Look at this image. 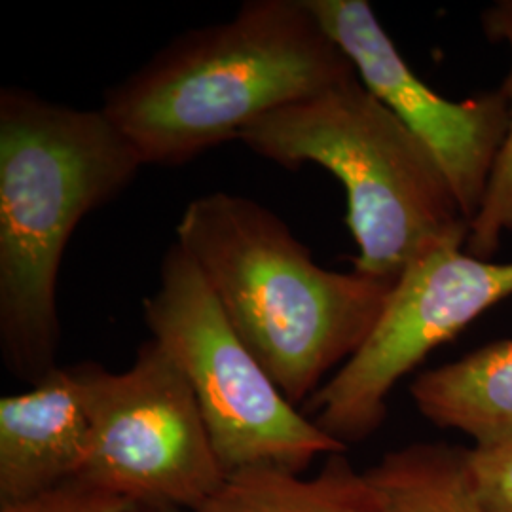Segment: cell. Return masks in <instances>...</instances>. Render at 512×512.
Returning <instances> with one entry per match:
<instances>
[{
  "mask_svg": "<svg viewBox=\"0 0 512 512\" xmlns=\"http://www.w3.org/2000/svg\"><path fill=\"white\" fill-rule=\"evenodd\" d=\"M353 76L308 0H249L173 38L105 93L103 112L143 165H183Z\"/></svg>",
  "mask_w": 512,
  "mask_h": 512,
  "instance_id": "6da1fadb",
  "label": "cell"
},
{
  "mask_svg": "<svg viewBox=\"0 0 512 512\" xmlns=\"http://www.w3.org/2000/svg\"><path fill=\"white\" fill-rule=\"evenodd\" d=\"M143 162L99 110L6 86L0 92V351L27 385L57 368V275L76 226Z\"/></svg>",
  "mask_w": 512,
  "mask_h": 512,
  "instance_id": "7a4b0ae2",
  "label": "cell"
},
{
  "mask_svg": "<svg viewBox=\"0 0 512 512\" xmlns=\"http://www.w3.org/2000/svg\"><path fill=\"white\" fill-rule=\"evenodd\" d=\"M175 241L296 408L363 348L395 287L321 268L268 207L222 190L184 207Z\"/></svg>",
  "mask_w": 512,
  "mask_h": 512,
  "instance_id": "3957f363",
  "label": "cell"
},
{
  "mask_svg": "<svg viewBox=\"0 0 512 512\" xmlns=\"http://www.w3.org/2000/svg\"><path fill=\"white\" fill-rule=\"evenodd\" d=\"M238 141L289 169L321 165L344 184L359 274L397 283L433 247L469 238L431 152L359 76L258 118Z\"/></svg>",
  "mask_w": 512,
  "mask_h": 512,
  "instance_id": "277c9868",
  "label": "cell"
},
{
  "mask_svg": "<svg viewBox=\"0 0 512 512\" xmlns=\"http://www.w3.org/2000/svg\"><path fill=\"white\" fill-rule=\"evenodd\" d=\"M143 317L192 387L226 476L258 467L302 475L313 461L348 450L287 401L177 241Z\"/></svg>",
  "mask_w": 512,
  "mask_h": 512,
  "instance_id": "5b68a950",
  "label": "cell"
},
{
  "mask_svg": "<svg viewBox=\"0 0 512 512\" xmlns=\"http://www.w3.org/2000/svg\"><path fill=\"white\" fill-rule=\"evenodd\" d=\"M90 421L78 478L120 495L135 512L190 511L228 478L183 370L154 338L133 365L71 366Z\"/></svg>",
  "mask_w": 512,
  "mask_h": 512,
  "instance_id": "8992f818",
  "label": "cell"
},
{
  "mask_svg": "<svg viewBox=\"0 0 512 512\" xmlns=\"http://www.w3.org/2000/svg\"><path fill=\"white\" fill-rule=\"evenodd\" d=\"M465 243L450 239L414 260L363 348L304 404L332 439L346 446L370 439L385 421L395 385L431 351L512 296V262L478 258Z\"/></svg>",
  "mask_w": 512,
  "mask_h": 512,
  "instance_id": "52a82bcc",
  "label": "cell"
},
{
  "mask_svg": "<svg viewBox=\"0 0 512 512\" xmlns=\"http://www.w3.org/2000/svg\"><path fill=\"white\" fill-rule=\"evenodd\" d=\"M366 90L376 95L431 152L450 184L463 217L475 220L509 129L505 93L450 101L429 88L365 0H308Z\"/></svg>",
  "mask_w": 512,
  "mask_h": 512,
  "instance_id": "ba28073f",
  "label": "cell"
},
{
  "mask_svg": "<svg viewBox=\"0 0 512 512\" xmlns=\"http://www.w3.org/2000/svg\"><path fill=\"white\" fill-rule=\"evenodd\" d=\"M90 421L71 366L0 399V503L25 501L78 478Z\"/></svg>",
  "mask_w": 512,
  "mask_h": 512,
  "instance_id": "9c48e42d",
  "label": "cell"
},
{
  "mask_svg": "<svg viewBox=\"0 0 512 512\" xmlns=\"http://www.w3.org/2000/svg\"><path fill=\"white\" fill-rule=\"evenodd\" d=\"M410 395L423 418L475 444L512 439V338L421 372Z\"/></svg>",
  "mask_w": 512,
  "mask_h": 512,
  "instance_id": "30bf717a",
  "label": "cell"
},
{
  "mask_svg": "<svg viewBox=\"0 0 512 512\" xmlns=\"http://www.w3.org/2000/svg\"><path fill=\"white\" fill-rule=\"evenodd\" d=\"M164 512H387L366 473L346 454L329 456L317 475L245 469L228 476L205 503Z\"/></svg>",
  "mask_w": 512,
  "mask_h": 512,
  "instance_id": "8fae6325",
  "label": "cell"
},
{
  "mask_svg": "<svg viewBox=\"0 0 512 512\" xmlns=\"http://www.w3.org/2000/svg\"><path fill=\"white\" fill-rule=\"evenodd\" d=\"M365 473L387 512H490L473 490L463 446L414 442Z\"/></svg>",
  "mask_w": 512,
  "mask_h": 512,
  "instance_id": "7c38bea8",
  "label": "cell"
},
{
  "mask_svg": "<svg viewBox=\"0 0 512 512\" xmlns=\"http://www.w3.org/2000/svg\"><path fill=\"white\" fill-rule=\"evenodd\" d=\"M482 25L492 42H503L511 48V71L501 88L509 105V129L495 160L484 202L471 222L469 238L465 243V249L471 255L490 260L499 249L501 236L505 232H512V0L497 2L486 10Z\"/></svg>",
  "mask_w": 512,
  "mask_h": 512,
  "instance_id": "4fadbf2b",
  "label": "cell"
},
{
  "mask_svg": "<svg viewBox=\"0 0 512 512\" xmlns=\"http://www.w3.org/2000/svg\"><path fill=\"white\" fill-rule=\"evenodd\" d=\"M467 471L488 511L512 512V439L467 448Z\"/></svg>",
  "mask_w": 512,
  "mask_h": 512,
  "instance_id": "5bb4252c",
  "label": "cell"
},
{
  "mask_svg": "<svg viewBox=\"0 0 512 512\" xmlns=\"http://www.w3.org/2000/svg\"><path fill=\"white\" fill-rule=\"evenodd\" d=\"M0 512H135L120 495L110 494L84 478H73L46 494L0 503Z\"/></svg>",
  "mask_w": 512,
  "mask_h": 512,
  "instance_id": "9a60e30c",
  "label": "cell"
}]
</instances>
